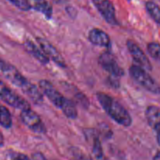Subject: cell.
<instances>
[{
    "label": "cell",
    "mask_w": 160,
    "mask_h": 160,
    "mask_svg": "<svg viewBox=\"0 0 160 160\" xmlns=\"http://www.w3.org/2000/svg\"><path fill=\"white\" fill-rule=\"evenodd\" d=\"M9 1L21 10L28 11L31 8V5L28 0H9Z\"/></svg>",
    "instance_id": "21"
},
{
    "label": "cell",
    "mask_w": 160,
    "mask_h": 160,
    "mask_svg": "<svg viewBox=\"0 0 160 160\" xmlns=\"http://www.w3.org/2000/svg\"><path fill=\"white\" fill-rule=\"evenodd\" d=\"M0 98L6 104L9 105L12 107L16 108V109H20L21 111L31 109V106L27 100L16 94L13 91H12L8 87L0 95Z\"/></svg>",
    "instance_id": "10"
},
{
    "label": "cell",
    "mask_w": 160,
    "mask_h": 160,
    "mask_svg": "<svg viewBox=\"0 0 160 160\" xmlns=\"http://www.w3.org/2000/svg\"><path fill=\"white\" fill-rule=\"evenodd\" d=\"M60 109H62V112L67 118L73 120V119H76L78 117L77 107L75 106V103L71 99L65 98Z\"/></svg>",
    "instance_id": "16"
},
{
    "label": "cell",
    "mask_w": 160,
    "mask_h": 160,
    "mask_svg": "<svg viewBox=\"0 0 160 160\" xmlns=\"http://www.w3.org/2000/svg\"><path fill=\"white\" fill-rule=\"evenodd\" d=\"M131 78L147 91L155 95H160V85L145 70L138 65H132L129 69Z\"/></svg>",
    "instance_id": "2"
},
{
    "label": "cell",
    "mask_w": 160,
    "mask_h": 160,
    "mask_svg": "<svg viewBox=\"0 0 160 160\" xmlns=\"http://www.w3.org/2000/svg\"><path fill=\"white\" fill-rule=\"evenodd\" d=\"M33 159L34 160H45V157L42 153L36 152L33 155Z\"/></svg>",
    "instance_id": "22"
},
{
    "label": "cell",
    "mask_w": 160,
    "mask_h": 160,
    "mask_svg": "<svg viewBox=\"0 0 160 160\" xmlns=\"http://www.w3.org/2000/svg\"><path fill=\"white\" fill-rule=\"evenodd\" d=\"M13 160H30V159L28 156H26V155L19 154L16 156L15 159Z\"/></svg>",
    "instance_id": "23"
},
{
    "label": "cell",
    "mask_w": 160,
    "mask_h": 160,
    "mask_svg": "<svg viewBox=\"0 0 160 160\" xmlns=\"http://www.w3.org/2000/svg\"><path fill=\"white\" fill-rule=\"evenodd\" d=\"M127 46H128V51L131 53L134 60L138 63V66L143 68L146 71L152 70V66L149 59L147 57L145 53L142 51V48L135 42L131 40H128L127 42Z\"/></svg>",
    "instance_id": "8"
},
{
    "label": "cell",
    "mask_w": 160,
    "mask_h": 160,
    "mask_svg": "<svg viewBox=\"0 0 160 160\" xmlns=\"http://www.w3.org/2000/svg\"><path fill=\"white\" fill-rule=\"evenodd\" d=\"M0 71L3 73L6 79L9 80L14 85L17 86L20 88H21L28 81L15 67L1 59H0Z\"/></svg>",
    "instance_id": "5"
},
{
    "label": "cell",
    "mask_w": 160,
    "mask_h": 160,
    "mask_svg": "<svg viewBox=\"0 0 160 160\" xmlns=\"http://www.w3.org/2000/svg\"><path fill=\"white\" fill-rule=\"evenodd\" d=\"M128 1H131V0H128Z\"/></svg>",
    "instance_id": "28"
},
{
    "label": "cell",
    "mask_w": 160,
    "mask_h": 160,
    "mask_svg": "<svg viewBox=\"0 0 160 160\" xmlns=\"http://www.w3.org/2000/svg\"><path fill=\"white\" fill-rule=\"evenodd\" d=\"M145 117L148 125L155 131L160 128V108L158 106H148L145 110Z\"/></svg>",
    "instance_id": "14"
},
{
    "label": "cell",
    "mask_w": 160,
    "mask_h": 160,
    "mask_svg": "<svg viewBox=\"0 0 160 160\" xmlns=\"http://www.w3.org/2000/svg\"><path fill=\"white\" fill-rule=\"evenodd\" d=\"M88 39L91 43L100 47L110 46V38L104 31L98 28H93L88 33Z\"/></svg>",
    "instance_id": "11"
},
{
    "label": "cell",
    "mask_w": 160,
    "mask_h": 160,
    "mask_svg": "<svg viewBox=\"0 0 160 160\" xmlns=\"http://www.w3.org/2000/svg\"><path fill=\"white\" fill-rule=\"evenodd\" d=\"M38 44L40 46L41 49L42 50L44 53L48 57V59H52L53 62H56L59 67L62 68H66L67 64L65 60L62 56L61 53L58 51L57 48L54 46L52 43H50L46 39L42 38H36Z\"/></svg>",
    "instance_id": "6"
},
{
    "label": "cell",
    "mask_w": 160,
    "mask_h": 160,
    "mask_svg": "<svg viewBox=\"0 0 160 160\" xmlns=\"http://www.w3.org/2000/svg\"><path fill=\"white\" fill-rule=\"evenodd\" d=\"M21 90L34 104L42 105L43 103L44 98L42 93L32 83L27 81L23 87L21 88Z\"/></svg>",
    "instance_id": "12"
},
{
    "label": "cell",
    "mask_w": 160,
    "mask_h": 160,
    "mask_svg": "<svg viewBox=\"0 0 160 160\" xmlns=\"http://www.w3.org/2000/svg\"><path fill=\"white\" fill-rule=\"evenodd\" d=\"M147 11L155 22L160 25V7L153 2H147L145 5Z\"/></svg>",
    "instance_id": "18"
},
{
    "label": "cell",
    "mask_w": 160,
    "mask_h": 160,
    "mask_svg": "<svg viewBox=\"0 0 160 160\" xmlns=\"http://www.w3.org/2000/svg\"><path fill=\"white\" fill-rule=\"evenodd\" d=\"M98 62L101 67L114 78H120L124 75V70L117 62L113 55L109 52H104L100 55Z\"/></svg>",
    "instance_id": "3"
},
{
    "label": "cell",
    "mask_w": 160,
    "mask_h": 160,
    "mask_svg": "<svg viewBox=\"0 0 160 160\" xmlns=\"http://www.w3.org/2000/svg\"><path fill=\"white\" fill-rule=\"evenodd\" d=\"M12 117L9 109L6 106H0V125L9 129L12 127Z\"/></svg>",
    "instance_id": "17"
},
{
    "label": "cell",
    "mask_w": 160,
    "mask_h": 160,
    "mask_svg": "<svg viewBox=\"0 0 160 160\" xmlns=\"http://www.w3.org/2000/svg\"><path fill=\"white\" fill-rule=\"evenodd\" d=\"M20 118L23 123L34 132L38 134H44L46 132V128L42 119L31 109L21 111Z\"/></svg>",
    "instance_id": "4"
},
{
    "label": "cell",
    "mask_w": 160,
    "mask_h": 160,
    "mask_svg": "<svg viewBox=\"0 0 160 160\" xmlns=\"http://www.w3.org/2000/svg\"><path fill=\"white\" fill-rule=\"evenodd\" d=\"M156 134H157V137H156V139H157V142L160 146V128H158L157 130H156Z\"/></svg>",
    "instance_id": "25"
},
{
    "label": "cell",
    "mask_w": 160,
    "mask_h": 160,
    "mask_svg": "<svg viewBox=\"0 0 160 160\" xmlns=\"http://www.w3.org/2000/svg\"><path fill=\"white\" fill-rule=\"evenodd\" d=\"M33 6L36 10L43 13L47 19L52 17V6L47 0H33Z\"/></svg>",
    "instance_id": "15"
},
{
    "label": "cell",
    "mask_w": 160,
    "mask_h": 160,
    "mask_svg": "<svg viewBox=\"0 0 160 160\" xmlns=\"http://www.w3.org/2000/svg\"><path fill=\"white\" fill-rule=\"evenodd\" d=\"M92 152L94 156L97 159H101L103 157V151L102 147L101 142L99 138L97 136H94L93 138V145H92Z\"/></svg>",
    "instance_id": "19"
},
{
    "label": "cell",
    "mask_w": 160,
    "mask_h": 160,
    "mask_svg": "<svg viewBox=\"0 0 160 160\" xmlns=\"http://www.w3.org/2000/svg\"><path fill=\"white\" fill-rule=\"evenodd\" d=\"M97 99L106 113L115 122L123 127H130L132 118L126 109L118 101L106 93H97Z\"/></svg>",
    "instance_id": "1"
},
{
    "label": "cell",
    "mask_w": 160,
    "mask_h": 160,
    "mask_svg": "<svg viewBox=\"0 0 160 160\" xmlns=\"http://www.w3.org/2000/svg\"><path fill=\"white\" fill-rule=\"evenodd\" d=\"M94 5L104 20L110 25H117L116 11L113 5L109 0H92Z\"/></svg>",
    "instance_id": "9"
},
{
    "label": "cell",
    "mask_w": 160,
    "mask_h": 160,
    "mask_svg": "<svg viewBox=\"0 0 160 160\" xmlns=\"http://www.w3.org/2000/svg\"><path fill=\"white\" fill-rule=\"evenodd\" d=\"M3 144H4V138H3V136L2 134V133L0 132V146H2Z\"/></svg>",
    "instance_id": "27"
},
{
    "label": "cell",
    "mask_w": 160,
    "mask_h": 160,
    "mask_svg": "<svg viewBox=\"0 0 160 160\" xmlns=\"http://www.w3.org/2000/svg\"><path fill=\"white\" fill-rule=\"evenodd\" d=\"M148 53L153 59L160 61V44L158 42H150L147 46Z\"/></svg>",
    "instance_id": "20"
},
{
    "label": "cell",
    "mask_w": 160,
    "mask_h": 160,
    "mask_svg": "<svg viewBox=\"0 0 160 160\" xmlns=\"http://www.w3.org/2000/svg\"><path fill=\"white\" fill-rule=\"evenodd\" d=\"M153 160H160V152H158L153 157Z\"/></svg>",
    "instance_id": "26"
},
{
    "label": "cell",
    "mask_w": 160,
    "mask_h": 160,
    "mask_svg": "<svg viewBox=\"0 0 160 160\" xmlns=\"http://www.w3.org/2000/svg\"><path fill=\"white\" fill-rule=\"evenodd\" d=\"M23 45H24V48L28 51V52L31 54L34 59H37L39 62L44 64V65L49 62V59L48 56L34 42L30 40H26Z\"/></svg>",
    "instance_id": "13"
},
{
    "label": "cell",
    "mask_w": 160,
    "mask_h": 160,
    "mask_svg": "<svg viewBox=\"0 0 160 160\" xmlns=\"http://www.w3.org/2000/svg\"><path fill=\"white\" fill-rule=\"evenodd\" d=\"M6 88H7V86H6V84L2 82V81H0V95L2 93V92Z\"/></svg>",
    "instance_id": "24"
},
{
    "label": "cell",
    "mask_w": 160,
    "mask_h": 160,
    "mask_svg": "<svg viewBox=\"0 0 160 160\" xmlns=\"http://www.w3.org/2000/svg\"><path fill=\"white\" fill-rule=\"evenodd\" d=\"M39 88L56 107L60 109L65 97L53 86L51 82L46 80H42L39 81Z\"/></svg>",
    "instance_id": "7"
}]
</instances>
